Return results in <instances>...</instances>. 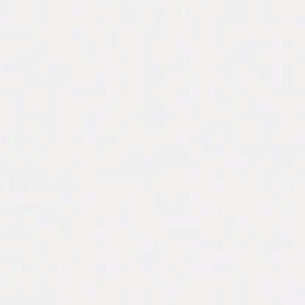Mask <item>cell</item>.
Masks as SVG:
<instances>
[]
</instances>
